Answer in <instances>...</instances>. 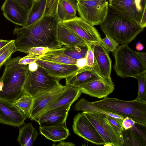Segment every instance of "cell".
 <instances>
[{"instance_id":"obj_1","label":"cell","mask_w":146,"mask_h":146,"mask_svg":"<svg viewBox=\"0 0 146 146\" xmlns=\"http://www.w3.org/2000/svg\"><path fill=\"white\" fill-rule=\"evenodd\" d=\"M58 23L57 17L44 16L28 25L16 27L13 33L17 36V51L24 53L31 48L39 46L51 49L61 48L57 36Z\"/></svg>"},{"instance_id":"obj_2","label":"cell","mask_w":146,"mask_h":146,"mask_svg":"<svg viewBox=\"0 0 146 146\" xmlns=\"http://www.w3.org/2000/svg\"><path fill=\"white\" fill-rule=\"evenodd\" d=\"M20 56L10 59L4 64L0 78V100L13 103L23 94V88L28 70V65L20 64Z\"/></svg>"},{"instance_id":"obj_3","label":"cell","mask_w":146,"mask_h":146,"mask_svg":"<svg viewBox=\"0 0 146 146\" xmlns=\"http://www.w3.org/2000/svg\"><path fill=\"white\" fill-rule=\"evenodd\" d=\"M95 107L108 112L128 117L136 123L146 126V101L136 98L125 101L106 97L101 100L91 102Z\"/></svg>"},{"instance_id":"obj_4","label":"cell","mask_w":146,"mask_h":146,"mask_svg":"<svg viewBox=\"0 0 146 146\" xmlns=\"http://www.w3.org/2000/svg\"><path fill=\"white\" fill-rule=\"evenodd\" d=\"M99 25L105 35L121 44L130 43L144 29L123 18L109 7L105 19Z\"/></svg>"},{"instance_id":"obj_5","label":"cell","mask_w":146,"mask_h":146,"mask_svg":"<svg viewBox=\"0 0 146 146\" xmlns=\"http://www.w3.org/2000/svg\"><path fill=\"white\" fill-rule=\"evenodd\" d=\"M115 62L113 69L121 78L137 76L146 72V62L139 57L137 52L131 49L128 44L119 46L113 53Z\"/></svg>"},{"instance_id":"obj_6","label":"cell","mask_w":146,"mask_h":146,"mask_svg":"<svg viewBox=\"0 0 146 146\" xmlns=\"http://www.w3.org/2000/svg\"><path fill=\"white\" fill-rule=\"evenodd\" d=\"M60 80L39 66L38 70L34 72L28 70L23 86V94L34 98L59 85Z\"/></svg>"},{"instance_id":"obj_7","label":"cell","mask_w":146,"mask_h":146,"mask_svg":"<svg viewBox=\"0 0 146 146\" xmlns=\"http://www.w3.org/2000/svg\"><path fill=\"white\" fill-rule=\"evenodd\" d=\"M105 141V146H123V141L109 121V115L96 111L82 112Z\"/></svg>"},{"instance_id":"obj_8","label":"cell","mask_w":146,"mask_h":146,"mask_svg":"<svg viewBox=\"0 0 146 146\" xmlns=\"http://www.w3.org/2000/svg\"><path fill=\"white\" fill-rule=\"evenodd\" d=\"M107 0L80 1L77 2L80 17L94 26L100 25L105 19L108 9Z\"/></svg>"},{"instance_id":"obj_9","label":"cell","mask_w":146,"mask_h":146,"mask_svg":"<svg viewBox=\"0 0 146 146\" xmlns=\"http://www.w3.org/2000/svg\"><path fill=\"white\" fill-rule=\"evenodd\" d=\"M108 6L123 18L139 25L146 0H113Z\"/></svg>"},{"instance_id":"obj_10","label":"cell","mask_w":146,"mask_h":146,"mask_svg":"<svg viewBox=\"0 0 146 146\" xmlns=\"http://www.w3.org/2000/svg\"><path fill=\"white\" fill-rule=\"evenodd\" d=\"M72 127L74 132L85 140L97 145H105L104 140L83 112L74 117Z\"/></svg>"},{"instance_id":"obj_11","label":"cell","mask_w":146,"mask_h":146,"mask_svg":"<svg viewBox=\"0 0 146 146\" xmlns=\"http://www.w3.org/2000/svg\"><path fill=\"white\" fill-rule=\"evenodd\" d=\"M60 84L52 89L33 98V102L29 118L37 121L40 116L55 101L66 87Z\"/></svg>"},{"instance_id":"obj_12","label":"cell","mask_w":146,"mask_h":146,"mask_svg":"<svg viewBox=\"0 0 146 146\" xmlns=\"http://www.w3.org/2000/svg\"><path fill=\"white\" fill-rule=\"evenodd\" d=\"M62 23L82 39L90 44L101 42V38L97 29L80 17Z\"/></svg>"},{"instance_id":"obj_13","label":"cell","mask_w":146,"mask_h":146,"mask_svg":"<svg viewBox=\"0 0 146 146\" xmlns=\"http://www.w3.org/2000/svg\"><path fill=\"white\" fill-rule=\"evenodd\" d=\"M91 45L99 75L103 80L114 86L111 77L112 62L109 56V52L100 43H93Z\"/></svg>"},{"instance_id":"obj_14","label":"cell","mask_w":146,"mask_h":146,"mask_svg":"<svg viewBox=\"0 0 146 146\" xmlns=\"http://www.w3.org/2000/svg\"><path fill=\"white\" fill-rule=\"evenodd\" d=\"M26 116L12 103L0 100V123L20 127L25 124Z\"/></svg>"},{"instance_id":"obj_15","label":"cell","mask_w":146,"mask_h":146,"mask_svg":"<svg viewBox=\"0 0 146 146\" xmlns=\"http://www.w3.org/2000/svg\"><path fill=\"white\" fill-rule=\"evenodd\" d=\"M72 104L56 108L44 112L38 118L39 127L64 125Z\"/></svg>"},{"instance_id":"obj_16","label":"cell","mask_w":146,"mask_h":146,"mask_svg":"<svg viewBox=\"0 0 146 146\" xmlns=\"http://www.w3.org/2000/svg\"><path fill=\"white\" fill-rule=\"evenodd\" d=\"M1 10L7 20L18 25L25 26L28 12L17 2L13 0H5Z\"/></svg>"},{"instance_id":"obj_17","label":"cell","mask_w":146,"mask_h":146,"mask_svg":"<svg viewBox=\"0 0 146 146\" xmlns=\"http://www.w3.org/2000/svg\"><path fill=\"white\" fill-rule=\"evenodd\" d=\"M36 62L49 74L60 80L74 75L80 69L76 65L59 64L40 59Z\"/></svg>"},{"instance_id":"obj_18","label":"cell","mask_w":146,"mask_h":146,"mask_svg":"<svg viewBox=\"0 0 146 146\" xmlns=\"http://www.w3.org/2000/svg\"><path fill=\"white\" fill-rule=\"evenodd\" d=\"M82 93L98 98H103L111 93L114 86L101 79H97L84 84L78 87Z\"/></svg>"},{"instance_id":"obj_19","label":"cell","mask_w":146,"mask_h":146,"mask_svg":"<svg viewBox=\"0 0 146 146\" xmlns=\"http://www.w3.org/2000/svg\"><path fill=\"white\" fill-rule=\"evenodd\" d=\"M57 36L62 46L70 47L87 45L86 42L82 39L61 22L58 24Z\"/></svg>"},{"instance_id":"obj_20","label":"cell","mask_w":146,"mask_h":146,"mask_svg":"<svg viewBox=\"0 0 146 146\" xmlns=\"http://www.w3.org/2000/svg\"><path fill=\"white\" fill-rule=\"evenodd\" d=\"M97 79H102L99 75L96 68H90L86 66L66 78V85L78 87L81 85Z\"/></svg>"},{"instance_id":"obj_21","label":"cell","mask_w":146,"mask_h":146,"mask_svg":"<svg viewBox=\"0 0 146 146\" xmlns=\"http://www.w3.org/2000/svg\"><path fill=\"white\" fill-rule=\"evenodd\" d=\"M66 86L64 91L44 112L56 108L72 104L78 99L82 93L79 88Z\"/></svg>"},{"instance_id":"obj_22","label":"cell","mask_w":146,"mask_h":146,"mask_svg":"<svg viewBox=\"0 0 146 146\" xmlns=\"http://www.w3.org/2000/svg\"><path fill=\"white\" fill-rule=\"evenodd\" d=\"M39 130L42 135L54 142L63 141L70 135L68 129L64 125L39 127Z\"/></svg>"},{"instance_id":"obj_23","label":"cell","mask_w":146,"mask_h":146,"mask_svg":"<svg viewBox=\"0 0 146 146\" xmlns=\"http://www.w3.org/2000/svg\"><path fill=\"white\" fill-rule=\"evenodd\" d=\"M76 0H59L57 7V18L59 22L73 19L76 16Z\"/></svg>"},{"instance_id":"obj_24","label":"cell","mask_w":146,"mask_h":146,"mask_svg":"<svg viewBox=\"0 0 146 146\" xmlns=\"http://www.w3.org/2000/svg\"><path fill=\"white\" fill-rule=\"evenodd\" d=\"M64 49V47L50 49L38 59L59 64L76 65L77 60L65 54Z\"/></svg>"},{"instance_id":"obj_25","label":"cell","mask_w":146,"mask_h":146,"mask_svg":"<svg viewBox=\"0 0 146 146\" xmlns=\"http://www.w3.org/2000/svg\"><path fill=\"white\" fill-rule=\"evenodd\" d=\"M39 133L31 123L25 124L20 128L17 140L21 146H32L37 138Z\"/></svg>"},{"instance_id":"obj_26","label":"cell","mask_w":146,"mask_h":146,"mask_svg":"<svg viewBox=\"0 0 146 146\" xmlns=\"http://www.w3.org/2000/svg\"><path fill=\"white\" fill-rule=\"evenodd\" d=\"M46 0H34L32 6L28 13L27 20L25 26L39 20L44 16Z\"/></svg>"},{"instance_id":"obj_27","label":"cell","mask_w":146,"mask_h":146,"mask_svg":"<svg viewBox=\"0 0 146 146\" xmlns=\"http://www.w3.org/2000/svg\"><path fill=\"white\" fill-rule=\"evenodd\" d=\"M73 110L77 111L84 112L88 111H96L104 113L113 117L123 119L124 117L120 115L107 111L102 110L93 105L85 99L82 98L79 100L73 107Z\"/></svg>"},{"instance_id":"obj_28","label":"cell","mask_w":146,"mask_h":146,"mask_svg":"<svg viewBox=\"0 0 146 146\" xmlns=\"http://www.w3.org/2000/svg\"><path fill=\"white\" fill-rule=\"evenodd\" d=\"M33 102V98L26 94H23L12 103L29 118Z\"/></svg>"},{"instance_id":"obj_29","label":"cell","mask_w":146,"mask_h":146,"mask_svg":"<svg viewBox=\"0 0 146 146\" xmlns=\"http://www.w3.org/2000/svg\"><path fill=\"white\" fill-rule=\"evenodd\" d=\"M123 140V146L138 145H144L141 143V140L137 134L132 128L127 129H124L122 131Z\"/></svg>"},{"instance_id":"obj_30","label":"cell","mask_w":146,"mask_h":146,"mask_svg":"<svg viewBox=\"0 0 146 146\" xmlns=\"http://www.w3.org/2000/svg\"><path fill=\"white\" fill-rule=\"evenodd\" d=\"M87 49V45L64 47V52L66 55L78 60L86 57Z\"/></svg>"},{"instance_id":"obj_31","label":"cell","mask_w":146,"mask_h":146,"mask_svg":"<svg viewBox=\"0 0 146 146\" xmlns=\"http://www.w3.org/2000/svg\"><path fill=\"white\" fill-rule=\"evenodd\" d=\"M138 92L136 99L140 101L146 100V72L138 76Z\"/></svg>"},{"instance_id":"obj_32","label":"cell","mask_w":146,"mask_h":146,"mask_svg":"<svg viewBox=\"0 0 146 146\" xmlns=\"http://www.w3.org/2000/svg\"><path fill=\"white\" fill-rule=\"evenodd\" d=\"M59 0H46L44 16L57 17V7Z\"/></svg>"},{"instance_id":"obj_33","label":"cell","mask_w":146,"mask_h":146,"mask_svg":"<svg viewBox=\"0 0 146 146\" xmlns=\"http://www.w3.org/2000/svg\"><path fill=\"white\" fill-rule=\"evenodd\" d=\"M16 51L17 48L15 40H13L8 47L0 55V68L7 60L10 59L12 54Z\"/></svg>"},{"instance_id":"obj_34","label":"cell","mask_w":146,"mask_h":146,"mask_svg":"<svg viewBox=\"0 0 146 146\" xmlns=\"http://www.w3.org/2000/svg\"><path fill=\"white\" fill-rule=\"evenodd\" d=\"M101 39V43L109 52L113 53L116 50L119 44L113 39L107 35Z\"/></svg>"},{"instance_id":"obj_35","label":"cell","mask_w":146,"mask_h":146,"mask_svg":"<svg viewBox=\"0 0 146 146\" xmlns=\"http://www.w3.org/2000/svg\"><path fill=\"white\" fill-rule=\"evenodd\" d=\"M108 119L112 126L118 133L121 138L123 141L122 131L124 129L122 123L123 119L113 117L109 116Z\"/></svg>"},{"instance_id":"obj_36","label":"cell","mask_w":146,"mask_h":146,"mask_svg":"<svg viewBox=\"0 0 146 146\" xmlns=\"http://www.w3.org/2000/svg\"><path fill=\"white\" fill-rule=\"evenodd\" d=\"M50 49L47 47L39 46L33 47L26 51L24 53L33 55L38 59L48 52Z\"/></svg>"},{"instance_id":"obj_37","label":"cell","mask_w":146,"mask_h":146,"mask_svg":"<svg viewBox=\"0 0 146 146\" xmlns=\"http://www.w3.org/2000/svg\"><path fill=\"white\" fill-rule=\"evenodd\" d=\"M86 45L88 49L86 56L87 58L86 66L91 68H96L94 55L91 45L87 43H86Z\"/></svg>"},{"instance_id":"obj_38","label":"cell","mask_w":146,"mask_h":146,"mask_svg":"<svg viewBox=\"0 0 146 146\" xmlns=\"http://www.w3.org/2000/svg\"><path fill=\"white\" fill-rule=\"evenodd\" d=\"M38 59V58L33 55L28 54L24 57H21L19 61V63L21 64L27 65L31 62H36Z\"/></svg>"},{"instance_id":"obj_39","label":"cell","mask_w":146,"mask_h":146,"mask_svg":"<svg viewBox=\"0 0 146 146\" xmlns=\"http://www.w3.org/2000/svg\"><path fill=\"white\" fill-rule=\"evenodd\" d=\"M22 6L28 13L31 9L34 0H13Z\"/></svg>"},{"instance_id":"obj_40","label":"cell","mask_w":146,"mask_h":146,"mask_svg":"<svg viewBox=\"0 0 146 146\" xmlns=\"http://www.w3.org/2000/svg\"><path fill=\"white\" fill-rule=\"evenodd\" d=\"M135 122L132 119L126 117L123 119L122 124L124 129H127L132 128L135 123Z\"/></svg>"},{"instance_id":"obj_41","label":"cell","mask_w":146,"mask_h":146,"mask_svg":"<svg viewBox=\"0 0 146 146\" xmlns=\"http://www.w3.org/2000/svg\"><path fill=\"white\" fill-rule=\"evenodd\" d=\"M76 65L79 69L84 68L87 66L86 57L82 58L77 60Z\"/></svg>"},{"instance_id":"obj_42","label":"cell","mask_w":146,"mask_h":146,"mask_svg":"<svg viewBox=\"0 0 146 146\" xmlns=\"http://www.w3.org/2000/svg\"><path fill=\"white\" fill-rule=\"evenodd\" d=\"M139 26L143 28L146 26V7L145 8L143 12Z\"/></svg>"},{"instance_id":"obj_43","label":"cell","mask_w":146,"mask_h":146,"mask_svg":"<svg viewBox=\"0 0 146 146\" xmlns=\"http://www.w3.org/2000/svg\"><path fill=\"white\" fill-rule=\"evenodd\" d=\"M28 67L29 71L31 72H34L38 70L39 66L36 62H34L29 64Z\"/></svg>"},{"instance_id":"obj_44","label":"cell","mask_w":146,"mask_h":146,"mask_svg":"<svg viewBox=\"0 0 146 146\" xmlns=\"http://www.w3.org/2000/svg\"><path fill=\"white\" fill-rule=\"evenodd\" d=\"M52 146H74L75 145L73 143L70 142H67L63 141H60V142L56 145H53Z\"/></svg>"},{"instance_id":"obj_45","label":"cell","mask_w":146,"mask_h":146,"mask_svg":"<svg viewBox=\"0 0 146 146\" xmlns=\"http://www.w3.org/2000/svg\"><path fill=\"white\" fill-rule=\"evenodd\" d=\"M11 41V40H0V50L8 44Z\"/></svg>"},{"instance_id":"obj_46","label":"cell","mask_w":146,"mask_h":146,"mask_svg":"<svg viewBox=\"0 0 146 146\" xmlns=\"http://www.w3.org/2000/svg\"><path fill=\"white\" fill-rule=\"evenodd\" d=\"M135 46L136 50L139 51H141L144 48V46L143 44L140 42L137 43Z\"/></svg>"},{"instance_id":"obj_47","label":"cell","mask_w":146,"mask_h":146,"mask_svg":"<svg viewBox=\"0 0 146 146\" xmlns=\"http://www.w3.org/2000/svg\"><path fill=\"white\" fill-rule=\"evenodd\" d=\"M13 40H11V41L10 43H9L6 46H5L2 49L0 50V55L4 51H5L8 47L11 44Z\"/></svg>"},{"instance_id":"obj_48","label":"cell","mask_w":146,"mask_h":146,"mask_svg":"<svg viewBox=\"0 0 146 146\" xmlns=\"http://www.w3.org/2000/svg\"><path fill=\"white\" fill-rule=\"evenodd\" d=\"M77 1H88V0H76Z\"/></svg>"},{"instance_id":"obj_49","label":"cell","mask_w":146,"mask_h":146,"mask_svg":"<svg viewBox=\"0 0 146 146\" xmlns=\"http://www.w3.org/2000/svg\"><path fill=\"white\" fill-rule=\"evenodd\" d=\"M112 0H109V2H110Z\"/></svg>"},{"instance_id":"obj_50","label":"cell","mask_w":146,"mask_h":146,"mask_svg":"<svg viewBox=\"0 0 146 146\" xmlns=\"http://www.w3.org/2000/svg\"></svg>"}]
</instances>
